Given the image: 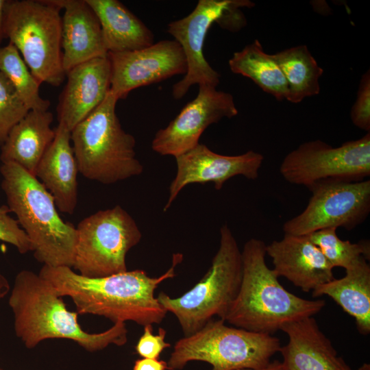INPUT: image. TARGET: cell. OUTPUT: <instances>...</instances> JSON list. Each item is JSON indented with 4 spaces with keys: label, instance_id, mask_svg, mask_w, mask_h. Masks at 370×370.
Instances as JSON below:
<instances>
[{
    "label": "cell",
    "instance_id": "obj_1",
    "mask_svg": "<svg viewBox=\"0 0 370 370\" xmlns=\"http://www.w3.org/2000/svg\"><path fill=\"white\" fill-rule=\"evenodd\" d=\"M182 260V254H174L171 267L156 278L136 269L89 278L69 267L47 265L38 274L53 285L60 297H69L78 314L103 317L114 323L130 321L145 326L159 324L165 318L167 311L155 297V291L162 282L175 276V267Z\"/></svg>",
    "mask_w": 370,
    "mask_h": 370
},
{
    "label": "cell",
    "instance_id": "obj_2",
    "mask_svg": "<svg viewBox=\"0 0 370 370\" xmlns=\"http://www.w3.org/2000/svg\"><path fill=\"white\" fill-rule=\"evenodd\" d=\"M8 304L15 334L28 349L51 338L71 340L90 352L127 342L125 323H114L99 333L84 331L78 323V313L69 310L53 285L32 271L17 273Z\"/></svg>",
    "mask_w": 370,
    "mask_h": 370
},
{
    "label": "cell",
    "instance_id": "obj_3",
    "mask_svg": "<svg viewBox=\"0 0 370 370\" xmlns=\"http://www.w3.org/2000/svg\"><path fill=\"white\" fill-rule=\"evenodd\" d=\"M266 245L254 238L245 243L241 287L225 321L246 330L273 335L288 323L313 317L325 302L306 299L284 288L267 265Z\"/></svg>",
    "mask_w": 370,
    "mask_h": 370
},
{
    "label": "cell",
    "instance_id": "obj_4",
    "mask_svg": "<svg viewBox=\"0 0 370 370\" xmlns=\"http://www.w3.org/2000/svg\"><path fill=\"white\" fill-rule=\"evenodd\" d=\"M0 172L7 206L29 239L34 258L43 265L73 268L76 227L61 219L51 193L15 163H2Z\"/></svg>",
    "mask_w": 370,
    "mask_h": 370
},
{
    "label": "cell",
    "instance_id": "obj_5",
    "mask_svg": "<svg viewBox=\"0 0 370 370\" xmlns=\"http://www.w3.org/2000/svg\"><path fill=\"white\" fill-rule=\"evenodd\" d=\"M118 99L110 90L104 100L71 132L79 172L88 180L112 184L139 175L134 137L121 127Z\"/></svg>",
    "mask_w": 370,
    "mask_h": 370
},
{
    "label": "cell",
    "instance_id": "obj_6",
    "mask_svg": "<svg viewBox=\"0 0 370 370\" xmlns=\"http://www.w3.org/2000/svg\"><path fill=\"white\" fill-rule=\"evenodd\" d=\"M242 254L227 224L220 229L219 249L204 277L187 292L171 297L160 292L157 299L178 321L184 336L201 329L214 317L225 321L242 281Z\"/></svg>",
    "mask_w": 370,
    "mask_h": 370
},
{
    "label": "cell",
    "instance_id": "obj_7",
    "mask_svg": "<svg viewBox=\"0 0 370 370\" xmlns=\"http://www.w3.org/2000/svg\"><path fill=\"white\" fill-rule=\"evenodd\" d=\"M281 347L273 335L230 327L223 319H213L177 341L166 362L168 370H182L193 361L210 364V370L259 369L268 365Z\"/></svg>",
    "mask_w": 370,
    "mask_h": 370
},
{
    "label": "cell",
    "instance_id": "obj_8",
    "mask_svg": "<svg viewBox=\"0 0 370 370\" xmlns=\"http://www.w3.org/2000/svg\"><path fill=\"white\" fill-rule=\"evenodd\" d=\"M60 10L49 0H8L5 10V38L17 49L36 79L53 86H60L66 76Z\"/></svg>",
    "mask_w": 370,
    "mask_h": 370
},
{
    "label": "cell",
    "instance_id": "obj_9",
    "mask_svg": "<svg viewBox=\"0 0 370 370\" xmlns=\"http://www.w3.org/2000/svg\"><path fill=\"white\" fill-rule=\"evenodd\" d=\"M76 231L73 268L89 278L127 271L126 255L142 238L134 219L119 205L84 218Z\"/></svg>",
    "mask_w": 370,
    "mask_h": 370
},
{
    "label": "cell",
    "instance_id": "obj_10",
    "mask_svg": "<svg viewBox=\"0 0 370 370\" xmlns=\"http://www.w3.org/2000/svg\"><path fill=\"white\" fill-rule=\"evenodd\" d=\"M253 5L248 0H199L189 14L168 24L167 32L181 46L187 65L184 77L173 86L175 99L182 98L195 84L217 88L220 75L204 55L208 31L214 22L230 30L241 28L244 20L240 8Z\"/></svg>",
    "mask_w": 370,
    "mask_h": 370
},
{
    "label": "cell",
    "instance_id": "obj_11",
    "mask_svg": "<svg viewBox=\"0 0 370 370\" xmlns=\"http://www.w3.org/2000/svg\"><path fill=\"white\" fill-rule=\"evenodd\" d=\"M279 170L286 182L308 189L326 181L365 180L370 175V132L335 147L321 140L305 142L286 155Z\"/></svg>",
    "mask_w": 370,
    "mask_h": 370
},
{
    "label": "cell",
    "instance_id": "obj_12",
    "mask_svg": "<svg viewBox=\"0 0 370 370\" xmlns=\"http://www.w3.org/2000/svg\"><path fill=\"white\" fill-rule=\"evenodd\" d=\"M312 195L305 209L284 223V234L308 235L326 228L352 230L370 212V180L326 181L308 189Z\"/></svg>",
    "mask_w": 370,
    "mask_h": 370
},
{
    "label": "cell",
    "instance_id": "obj_13",
    "mask_svg": "<svg viewBox=\"0 0 370 370\" xmlns=\"http://www.w3.org/2000/svg\"><path fill=\"white\" fill-rule=\"evenodd\" d=\"M238 113L233 96L217 88L199 85L196 97L168 124L159 130L151 149L162 156L175 158L192 149L208 126Z\"/></svg>",
    "mask_w": 370,
    "mask_h": 370
},
{
    "label": "cell",
    "instance_id": "obj_14",
    "mask_svg": "<svg viewBox=\"0 0 370 370\" xmlns=\"http://www.w3.org/2000/svg\"><path fill=\"white\" fill-rule=\"evenodd\" d=\"M112 93L125 99L135 88L157 83L177 75H185L186 60L175 40H163L140 49L108 52Z\"/></svg>",
    "mask_w": 370,
    "mask_h": 370
},
{
    "label": "cell",
    "instance_id": "obj_15",
    "mask_svg": "<svg viewBox=\"0 0 370 370\" xmlns=\"http://www.w3.org/2000/svg\"><path fill=\"white\" fill-rule=\"evenodd\" d=\"M175 158L177 173L169 186L164 212L169 210L180 192L188 184L212 182L215 189L219 190L225 182L236 175L256 180L264 160L261 153L252 150L237 156L221 155L200 143Z\"/></svg>",
    "mask_w": 370,
    "mask_h": 370
},
{
    "label": "cell",
    "instance_id": "obj_16",
    "mask_svg": "<svg viewBox=\"0 0 370 370\" xmlns=\"http://www.w3.org/2000/svg\"><path fill=\"white\" fill-rule=\"evenodd\" d=\"M275 274L304 292L313 291L333 280V267L308 235L284 234L266 245Z\"/></svg>",
    "mask_w": 370,
    "mask_h": 370
},
{
    "label": "cell",
    "instance_id": "obj_17",
    "mask_svg": "<svg viewBox=\"0 0 370 370\" xmlns=\"http://www.w3.org/2000/svg\"><path fill=\"white\" fill-rule=\"evenodd\" d=\"M66 75V84L57 106L58 123L70 132L104 100L110 89L108 56L78 64Z\"/></svg>",
    "mask_w": 370,
    "mask_h": 370
},
{
    "label": "cell",
    "instance_id": "obj_18",
    "mask_svg": "<svg viewBox=\"0 0 370 370\" xmlns=\"http://www.w3.org/2000/svg\"><path fill=\"white\" fill-rule=\"evenodd\" d=\"M49 1L64 10L62 64L65 73L78 64L108 56L99 21L86 0Z\"/></svg>",
    "mask_w": 370,
    "mask_h": 370
},
{
    "label": "cell",
    "instance_id": "obj_19",
    "mask_svg": "<svg viewBox=\"0 0 370 370\" xmlns=\"http://www.w3.org/2000/svg\"><path fill=\"white\" fill-rule=\"evenodd\" d=\"M281 330L288 338L280 350L287 370H352L313 317L288 323Z\"/></svg>",
    "mask_w": 370,
    "mask_h": 370
},
{
    "label": "cell",
    "instance_id": "obj_20",
    "mask_svg": "<svg viewBox=\"0 0 370 370\" xmlns=\"http://www.w3.org/2000/svg\"><path fill=\"white\" fill-rule=\"evenodd\" d=\"M55 131V138L40 160L35 176L53 196L58 210L72 214L77 203L78 166L71 132L62 123Z\"/></svg>",
    "mask_w": 370,
    "mask_h": 370
},
{
    "label": "cell",
    "instance_id": "obj_21",
    "mask_svg": "<svg viewBox=\"0 0 370 370\" xmlns=\"http://www.w3.org/2000/svg\"><path fill=\"white\" fill-rule=\"evenodd\" d=\"M53 114L29 110L10 131L2 143L0 160L13 162L35 176L37 166L55 138Z\"/></svg>",
    "mask_w": 370,
    "mask_h": 370
},
{
    "label": "cell",
    "instance_id": "obj_22",
    "mask_svg": "<svg viewBox=\"0 0 370 370\" xmlns=\"http://www.w3.org/2000/svg\"><path fill=\"white\" fill-rule=\"evenodd\" d=\"M99 21L108 52L140 49L154 43L149 28L117 0H86Z\"/></svg>",
    "mask_w": 370,
    "mask_h": 370
},
{
    "label": "cell",
    "instance_id": "obj_23",
    "mask_svg": "<svg viewBox=\"0 0 370 370\" xmlns=\"http://www.w3.org/2000/svg\"><path fill=\"white\" fill-rule=\"evenodd\" d=\"M367 260L362 257L345 270V276L334 278L312 291L314 297L326 295L335 301L355 319L356 328L362 335L370 333V266Z\"/></svg>",
    "mask_w": 370,
    "mask_h": 370
},
{
    "label": "cell",
    "instance_id": "obj_24",
    "mask_svg": "<svg viewBox=\"0 0 370 370\" xmlns=\"http://www.w3.org/2000/svg\"><path fill=\"white\" fill-rule=\"evenodd\" d=\"M228 64L232 73L249 78L277 100L286 99L288 85L283 73L258 40L234 52Z\"/></svg>",
    "mask_w": 370,
    "mask_h": 370
},
{
    "label": "cell",
    "instance_id": "obj_25",
    "mask_svg": "<svg viewBox=\"0 0 370 370\" xmlns=\"http://www.w3.org/2000/svg\"><path fill=\"white\" fill-rule=\"evenodd\" d=\"M272 56L287 82V101L298 103L306 97L319 94V79L323 70L307 46L292 47L272 54Z\"/></svg>",
    "mask_w": 370,
    "mask_h": 370
},
{
    "label": "cell",
    "instance_id": "obj_26",
    "mask_svg": "<svg viewBox=\"0 0 370 370\" xmlns=\"http://www.w3.org/2000/svg\"><path fill=\"white\" fill-rule=\"evenodd\" d=\"M0 71L29 110H48L49 101L42 98L39 93L41 84L32 75L17 49L10 42L0 47Z\"/></svg>",
    "mask_w": 370,
    "mask_h": 370
},
{
    "label": "cell",
    "instance_id": "obj_27",
    "mask_svg": "<svg viewBox=\"0 0 370 370\" xmlns=\"http://www.w3.org/2000/svg\"><path fill=\"white\" fill-rule=\"evenodd\" d=\"M336 230L334 227L326 228L308 235L333 268L342 267L346 270L355 264L362 257L369 260V241L353 243L349 241L341 240L337 236Z\"/></svg>",
    "mask_w": 370,
    "mask_h": 370
},
{
    "label": "cell",
    "instance_id": "obj_28",
    "mask_svg": "<svg viewBox=\"0 0 370 370\" xmlns=\"http://www.w3.org/2000/svg\"><path fill=\"white\" fill-rule=\"evenodd\" d=\"M29 111L8 78L0 71V143Z\"/></svg>",
    "mask_w": 370,
    "mask_h": 370
},
{
    "label": "cell",
    "instance_id": "obj_29",
    "mask_svg": "<svg viewBox=\"0 0 370 370\" xmlns=\"http://www.w3.org/2000/svg\"><path fill=\"white\" fill-rule=\"evenodd\" d=\"M7 206H0V241L14 246L21 254L32 251V247L25 232L19 226L16 219L9 215ZM8 280L0 273V299L10 291Z\"/></svg>",
    "mask_w": 370,
    "mask_h": 370
},
{
    "label": "cell",
    "instance_id": "obj_30",
    "mask_svg": "<svg viewBox=\"0 0 370 370\" xmlns=\"http://www.w3.org/2000/svg\"><path fill=\"white\" fill-rule=\"evenodd\" d=\"M350 117L358 128L370 131V73L368 70L360 80L356 101L351 109Z\"/></svg>",
    "mask_w": 370,
    "mask_h": 370
},
{
    "label": "cell",
    "instance_id": "obj_31",
    "mask_svg": "<svg viewBox=\"0 0 370 370\" xmlns=\"http://www.w3.org/2000/svg\"><path fill=\"white\" fill-rule=\"evenodd\" d=\"M143 328V333L136 343L135 350L141 358L159 359L164 349L171 347V344L164 341L166 332L160 328L158 334H153L152 325H146Z\"/></svg>",
    "mask_w": 370,
    "mask_h": 370
},
{
    "label": "cell",
    "instance_id": "obj_32",
    "mask_svg": "<svg viewBox=\"0 0 370 370\" xmlns=\"http://www.w3.org/2000/svg\"><path fill=\"white\" fill-rule=\"evenodd\" d=\"M133 370H168V366L164 360L141 358L135 360Z\"/></svg>",
    "mask_w": 370,
    "mask_h": 370
},
{
    "label": "cell",
    "instance_id": "obj_33",
    "mask_svg": "<svg viewBox=\"0 0 370 370\" xmlns=\"http://www.w3.org/2000/svg\"><path fill=\"white\" fill-rule=\"evenodd\" d=\"M8 0H0V47L5 38L4 34V18L5 10Z\"/></svg>",
    "mask_w": 370,
    "mask_h": 370
},
{
    "label": "cell",
    "instance_id": "obj_34",
    "mask_svg": "<svg viewBox=\"0 0 370 370\" xmlns=\"http://www.w3.org/2000/svg\"><path fill=\"white\" fill-rule=\"evenodd\" d=\"M238 370H287V369L283 365L282 362L275 360L274 361H271L266 366L259 368V369H238Z\"/></svg>",
    "mask_w": 370,
    "mask_h": 370
},
{
    "label": "cell",
    "instance_id": "obj_35",
    "mask_svg": "<svg viewBox=\"0 0 370 370\" xmlns=\"http://www.w3.org/2000/svg\"><path fill=\"white\" fill-rule=\"evenodd\" d=\"M358 370H370V365L364 363Z\"/></svg>",
    "mask_w": 370,
    "mask_h": 370
},
{
    "label": "cell",
    "instance_id": "obj_36",
    "mask_svg": "<svg viewBox=\"0 0 370 370\" xmlns=\"http://www.w3.org/2000/svg\"><path fill=\"white\" fill-rule=\"evenodd\" d=\"M0 370H3V369L0 368Z\"/></svg>",
    "mask_w": 370,
    "mask_h": 370
}]
</instances>
